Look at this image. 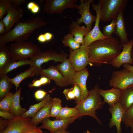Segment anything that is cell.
<instances>
[{"instance_id": "cell-46", "label": "cell", "mask_w": 133, "mask_h": 133, "mask_svg": "<svg viewBox=\"0 0 133 133\" xmlns=\"http://www.w3.org/2000/svg\"><path fill=\"white\" fill-rule=\"evenodd\" d=\"M13 5L20 6V5L26 2L25 0H11Z\"/></svg>"}, {"instance_id": "cell-29", "label": "cell", "mask_w": 133, "mask_h": 133, "mask_svg": "<svg viewBox=\"0 0 133 133\" xmlns=\"http://www.w3.org/2000/svg\"><path fill=\"white\" fill-rule=\"evenodd\" d=\"M13 61L8 46L0 47V71L8 64Z\"/></svg>"}, {"instance_id": "cell-3", "label": "cell", "mask_w": 133, "mask_h": 133, "mask_svg": "<svg viewBox=\"0 0 133 133\" xmlns=\"http://www.w3.org/2000/svg\"><path fill=\"white\" fill-rule=\"evenodd\" d=\"M98 83L93 89L89 91L87 97L77 104L75 107L78 111L79 117L85 115L90 116L102 125L96 113V110L102 108L105 103L98 92Z\"/></svg>"}, {"instance_id": "cell-14", "label": "cell", "mask_w": 133, "mask_h": 133, "mask_svg": "<svg viewBox=\"0 0 133 133\" xmlns=\"http://www.w3.org/2000/svg\"><path fill=\"white\" fill-rule=\"evenodd\" d=\"M122 50L118 55L112 62L111 64L113 67L118 68L125 64H133L131 52L133 46V40L122 45Z\"/></svg>"}, {"instance_id": "cell-26", "label": "cell", "mask_w": 133, "mask_h": 133, "mask_svg": "<svg viewBox=\"0 0 133 133\" xmlns=\"http://www.w3.org/2000/svg\"><path fill=\"white\" fill-rule=\"evenodd\" d=\"M21 88V87L17 90L12 99L10 112L14 114L15 116H21L27 110L22 108L20 104V98Z\"/></svg>"}, {"instance_id": "cell-25", "label": "cell", "mask_w": 133, "mask_h": 133, "mask_svg": "<svg viewBox=\"0 0 133 133\" xmlns=\"http://www.w3.org/2000/svg\"><path fill=\"white\" fill-rule=\"evenodd\" d=\"M119 102L125 111L133 105V87L121 90Z\"/></svg>"}, {"instance_id": "cell-5", "label": "cell", "mask_w": 133, "mask_h": 133, "mask_svg": "<svg viewBox=\"0 0 133 133\" xmlns=\"http://www.w3.org/2000/svg\"><path fill=\"white\" fill-rule=\"evenodd\" d=\"M127 0H99L100 21L105 22L116 19L126 7Z\"/></svg>"}, {"instance_id": "cell-18", "label": "cell", "mask_w": 133, "mask_h": 133, "mask_svg": "<svg viewBox=\"0 0 133 133\" xmlns=\"http://www.w3.org/2000/svg\"><path fill=\"white\" fill-rule=\"evenodd\" d=\"M56 67L66 80L68 85H73L76 71L69 59H66Z\"/></svg>"}, {"instance_id": "cell-39", "label": "cell", "mask_w": 133, "mask_h": 133, "mask_svg": "<svg viewBox=\"0 0 133 133\" xmlns=\"http://www.w3.org/2000/svg\"><path fill=\"white\" fill-rule=\"evenodd\" d=\"M73 86V91L75 97V102L78 104L81 100V91L79 87L76 83H74Z\"/></svg>"}, {"instance_id": "cell-34", "label": "cell", "mask_w": 133, "mask_h": 133, "mask_svg": "<svg viewBox=\"0 0 133 133\" xmlns=\"http://www.w3.org/2000/svg\"><path fill=\"white\" fill-rule=\"evenodd\" d=\"M62 107L61 100L58 98L52 99L50 117H56L59 115Z\"/></svg>"}, {"instance_id": "cell-32", "label": "cell", "mask_w": 133, "mask_h": 133, "mask_svg": "<svg viewBox=\"0 0 133 133\" xmlns=\"http://www.w3.org/2000/svg\"><path fill=\"white\" fill-rule=\"evenodd\" d=\"M62 43L65 46L68 47L70 49L73 50L79 49L82 45L76 41L73 36L70 33L64 36Z\"/></svg>"}, {"instance_id": "cell-7", "label": "cell", "mask_w": 133, "mask_h": 133, "mask_svg": "<svg viewBox=\"0 0 133 133\" xmlns=\"http://www.w3.org/2000/svg\"><path fill=\"white\" fill-rule=\"evenodd\" d=\"M109 84L121 90L133 87V72L124 68L115 71L112 74Z\"/></svg>"}, {"instance_id": "cell-45", "label": "cell", "mask_w": 133, "mask_h": 133, "mask_svg": "<svg viewBox=\"0 0 133 133\" xmlns=\"http://www.w3.org/2000/svg\"><path fill=\"white\" fill-rule=\"evenodd\" d=\"M8 122V120H5L0 118V131L4 130L6 127Z\"/></svg>"}, {"instance_id": "cell-17", "label": "cell", "mask_w": 133, "mask_h": 133, "mask_svg": "<svg viewBox=\"0 0 133 133\" xmlns=\"http://www.w3.org/2000/svg\"><path fill=\"white\" fill-rule=\"evenodd\" d=\"M39 75L41 77H47L53 80L58 86L63 87L68 85L67 83L56 66H52L46 69L42 68Z\"/></svg>"}, {"instance_id": "cell-13", "label": "cell", "mask_w": 133, "mask_h": 133, "mask_svg": "<svg viewBox=\"0 0 133 133\" xmlns=\"http://www.w3.org/2000/svg\"><path fill=\"white\" fill-rule=\"evenodd\" d=\"M78 116L70 118L51 120L49 117L43 120L41 122L42 125L39 127L48 130L50 133H55L61 130H66L69 125L73 122Z\"/></svg>"}, {"instance_id": "cell-16", "label": "cell", "mask_w": 133, "mask_h": 133, "mask_svg": "<svg viewBox=\"0 0 133 133\" xmlns=\"http://www.w3.org/2000/svg\"><path fill=\"white\" fill-rule=\"evenodd\" d=\"M108 110L111 114V117L109 120V126L111 128L115 126L117 129L116 133H122L121 123L125 112V110L122 107L119 101L113 106L109 107Z\"/></svg>"}, {"instance_id": "cell-31", "label": "cell", "mask_w": 133, "mask_h": 133, "mask_svg": "<svg viewBox=\"0 0 133 133\" xmlns=\"http://www.w3.org/2000/svg\"><path fill=\"white\" fill-rule=\"evenodd\" d=\"M78 111L74 108L67 107H62L58 116L56 117V119H65L78 116Z\"/></svg>"}, {"instance_id": "cell-41", "label": "cell", "mask_w": 133, "mask_h": 133, "mask_svg": "<svg viewBox=\"0 0 133 133\" xmlns=\"http://www.w3.org/2000/svg\"><path fill=\"white\" fill-rule=\"evenodd\" d=\"M53 90L50 91L46 92L45 91L41 89H39L36 91L34 93V97L37 100H40L43 99L47 94L49 92H51Z\"/></svg>"}, {"instance_id": "cell-55", "label": "cell", "mask_w": 133, "mask_h": 133, "mask_svg": "<svg viewBox=\"0 0 133 133\" xmlns=\"http://www.w3.org/2000/svg\"><path fill=\"white\" fill-rule=\"evenodd\" d=\"M84 133H91L89 131L87 130L86 132H85Z\"/></svg>"}, {"instance_id": "cell-54", "label": "cell", "mask_w": 133, "mask_h": 133, "mask_svg": "<svg viewBox=\"0 0 133 133\" xmlns=\"http://www.w3.org/2000/svg\"><path fill=\"white\" fill-rule=\"evenodd\" d=\"M130 127L131 128V133H133V124L131 125Z\"/></svg>"}, {"instance_id": "cell-21", "label": "cell", "mask_w": 133, "mask_h": 133, "mask_svg": "<svg viewBox=\"0 0 133 133\" xmlns=\"http://www.w3.org/2000/svg\"><path fill=\"white\" fill-rule=\"evenodd\" d=\"M72 23L68 27L70 30V33L74 36L76 41L82 45L83 44L84 37L90 31L86 27L80 26L76 21H72Z\"/></svg>"}, {"instance_id": "cell-2", "label": "cell", "mask_w": 133, "mask_h": 133, "mask_svg": "<svg viewBox=\"0 0 133 133\" xmlns=\"http://www.w3.org/2000/svg\"><path fill=\"white\" fill-rule=\"evenodd\" d=\"M47 24L44 18L39 16L30 18L24 22L20 20L9 31L0 35V47L11 42L25 41L36 30Z\"/></svg>"}, {"instance_id": "cell-36", "label": "cell", "mask_w": 133, "mask_h": 133, "mask_svg": "<svg viewBox=\"0 0 133 133\" xmlns=\"http://www.w3.org/2000/svg\"><path fill=\"white\" fill-rule=\"evenodd\" d=\"M12 5L11 0H0V20L3 19Z\"/></svg>"}, {"instance_id": "cell-35", "label": "cell", "mask_w": 133, "mask_h": 133, "mask_svg": "<svg viewBox=\"0 0 133 133\" xmlns=\"http://www.w3.org/2000/svg\"><path fill=\"white\" fill-rule=\"evenodd\" d=\"M122 121L128 127L133 124V105L125 111Z\"/></svg>"}, {"instance_id": "cell-8", "label": "cell", "mask_w": 133, "mask_h": 133, "mask_svg": "<svg viewBox=\"0 0 133 133\" xmlns=\"http://www.w3.org/2000/svg\"><path fill=\"white\" fill-rule=\"evenodd\" d=\"M40 1V3H43L44 12L52 15L56 13L61 14L67 8L75 9V3L77 0H43Z\"/></svg>"}, {"instance_id": "cell-10", "label": "cell", "mask_w": 133, "mask_h": 133, "mask_svg": "<svg viewBox=\"0 0 133 133\" xmlns=\"http://www.w3.org/2000/svg\"><path fill=\"white\" fill-rule=\"evenodd\" d=\"M31 119L21 116H15L8 120L6 127L0 133H24L35 126L31 123Z\"/></svg>"}, {"instance_id": "cell-50", "label": "cell", "mask_w": 133, "mask_h": 133, "mask_svg": "<svg viewBox=\"0 0 133 133\" xmlns=\"http://www.w3.org/2000/svg\"><path fill=\"white\" fill-rule=\"evenodd\" d=\"M44 34L47 41L50 40L53 37V35L50 33L47 32Z\"/></svg>"}, {"instance_id": "cell-9", "label": "cell", "mask_w": 133, "mask_h": 133, "mask_svg": "<svg viewBox=\"0 0 133 133\" xmlns=\"http://www.w3.org/2000/svg\"><path fill=\"white\" fill-rule=\"evenodd\" d=\"M67 54L63 51L60 53L51 50L40 52L30 58L32 61L30 66L41 67L44 63L50 61L62 62L67 58Z\"/></svg>"}, {"instance_id": "cell-49", "label": "cell", "mask_w": 133, "mask_h": 133, "mask_svg": "<svg viewBox=\"0 0 133 133\" xmlns=\"http://www.w3.org/2000/svg\"><path fill=\"white\" fill-rule=\"evenodd\" d=\"M37 40L42 43H45L46 41L44 34H41L39 35L37 38Z\"/></svg>"}, {"instance_id": "cell-40", "label": "cell", "mask_w": 133, "mask_h": 133, "mask_svg": "<svg viewBox=\"0 0 133 133\" xmlns=\"http://www.w3.org/2000/svg\"><path fill=\"white\" fill-rule=\"evenodd\" d=\"M63 93L65 96L67 100H75V97L73 91V87L64 90Z\"/></svg>"}, {"instance_id": "cell-6", "label": "cell", "mask_w": 133, "mask_h": 133, "mask_svg": "<svg viewBox=\"0 0 133 133\" xmlns=\"http://www.w3.org/2000/svg\"><path fill=\"white\" fill-rule=\"evenodd\" d=\"M89 54V47L84 44L76 50L70 49L69 59L76 71L84 69L91 64Z\"/></svg>"}, {"instance_id": "cell-37", "label": "cell", "mask_w": 133, "mask_h": 133, "mask_svg": "<svg viewBox=\"0 0 133 133\" xmlns=\"http://www.w3.org/2000/svg\"><path fill=\"white\" fill-rule=\"evenodd\" d=\"M116 19L112 20L109 24L103 27L102 33L104 35L110 37L112 36V34L115 33L116 28Z\"/></svg>"}, {"instance_id": "cell-30", "label": "cell", "mask_w": 133, "mask_h": 133, "mask_svg": "<svg viewBox=\"0 0 133 133\" xmlns=\"http://www.w3.org/2000/svg\"><path fill=\"white\" fill-rule=\"evenodd\" d=\"M31 63L30 59L12 61L8 64L0 71V75L7 74L15 69L24 65H30Z\"/></svg>"}, {"instance_id": "cell-51", "label": "cell", "mask_w": 133, "mask_h": 133, "mask_svg": "<svg viewBox=\"0 0 133 133\" xmlns=\"http://www.w3.org/2000/svg\"><path fill=\"white\" fill-rule=\"evenodd\" d=\"M124 68L133 72V66L129 64H125L123 65Z\"/></svg>"}, {"instance_id": "cell-38", "label": "cell", "mask_w": 133, "mask_h": 133, "mask_svg": "<svg viewBox=\"0 0 133 133\" xmlns=\"http://www.w3.org/2000/svg\"><path fill=\"white\" fill-rule=\"evenodd\" d=\"M28 9L30 10L31 12L33 14L38 13L40 9L39 6L35 2L31 1L29 2L27 5Z\"/></svg>"}, {"instance_id": "cell-48", "label": "cell", "mask_w": 133, "mask_h": 133, "mask_svg": "<svg viewBox=\"0 0 133 133\" xmlns=\"http://www.w3.org/2000/svg\"><path fill=\"white\" fill-rule=\"evenodd\" d=\"M6 33L5 26L2 19L0 20V35L5 34Z\"/></svg>"}, {"instance_id": "cell-23", "label": "cell", "mask_w": 133, "mask_h": 133, "mask_svg": "<svg viewBox=\"0 0 133 133\" xmlns=\"http://www.w3.org/2000/svg\"><path fill=\"white\" fill-rule=\"evenodd\" d=\"M123 12H121L116 19V28L115 33L119 37L121 44H126L129 41L125 27L123 17Z\"/></svg>"}, {"instance_id": "cell-20", "label": "cell", "mask_w": 133, "mask_h": 133, "mask_svg": "<svg viewBox=\"0 0 133 133\" xmlns=\"http://www.w3.org/2000/svg\"><path fill=\"white\" fill-rule=\"evenodd\" d=\"M98 91L99 94L103 98L104 101L107 103L109 107L113 106L119 101L121 90L118 88L113 87L111 89L104 90L99 88Z\"/></svg>"}, {"instance_id": "cell-43", "label": "cell", "mask_w": 133, "mask_h": 133, "mask_svg": "<svg viewBox=\"0 0 133 133\" xmlns=\"http://www.w3.org/2000/svg\"><path fill=\"white\" fill-rule=\"evenodd\" d=\"M42 85L39 79H34L32 81V83H30L28 84V86L31 88L39 87Z\"/></svg>"}, {"instance_id": "cell-52", "label": "cell", "mask_w": 133, "mask_h": 133, "mask_svg": "<svg viewBox=\"0 0 133 133\" xmlns=\"http://www.w3.org/2000/svg\"><path fill=\"white\" fill-rule=\"evenodd\" d=\"M55 133H70L66 131V130H59Z\"/></svg>"}, {"instance_id": "cell-11", "label": "cell", "mask_w": 133, "mask_h": 133, "mask_svg": "<svg viewBox=\"0 0 133 133\" xmlns=\"http://www.w3.org/2000/svg\"><path fill=\"white\" fill-rule=\"evenodd\" d=\"M81 3L79 5L76 4L75 9L79 10L78 13L81 15V17L77 19L76 21L81 24L82 23H84L86 27L90 31L91 30L92 24L95 22L96 16L92 14L90 11V4L93 0H80Z\"/></svg>"}, {"instance_id": "cell-33", "label": "cell", "mask_w": 133, "mask_h": 133, "mask_svg": "<svg viewBox=\"0 0 133 133\" xmlns=\"http://www.w3.org/2000/svg\"><path fill=\"white\" fill-rule=\"evenodd\" d=\"M14 94L10 92L7 94L0 102V110L10 112Z\"/></svg>"}, {"instance_id": "cell-27", "label": "cell", "mask_w": 133, "mask_h": 133, "mask_svg": "<svg viewBox=\"0 0 133 133\" xmlns=\"http://www.w3.org/2000/svg\"><path fill=\"white\" fill-rule=\"evenodd\" d=\"M51 98L50 94H47L40 102L30 106L29 109L21 116L24 117H33L46 104Z\"/></svg>"}, {"instance_id": "cell-28", "label": "cell", "mask_w": 133, "mask_h": 133, "mask_svg": "<svg viewBox=\"0 0 133 133\" xmlns=\"http://www.w3.org/2000/svg\"><path fill=\"white\" fill-rule=\"evenodd\" d=\"M7 74L0 75V98H3L10 92L13 83L10 81Z\"/></svg>"}, {"instance_id": "cell-22", "label": "cell", "mask_w": 133, "mask_h": 133, "mask_svg": "<svg viewBox=\"0 0 133 133\" xmlns=\"http://www.w3.org/2000/svg\"><path fill=\"white\" fill-rule=\"evenodd\" d=\"M42 68L41 66H30L27 70L17 74L13 78H10V80L15 86L17 90L22 81L27 78L33 77L34 75L37 76Z\"/></svg>"}, {"instance_id": "cell-1", "label": "cell", "mask_w": 133, "mask_h": 133, "mask_svg": "<svg viewBox=\"0 0 133 133\" xmlns=\"http://www.w3.org/2000/svg\"><path fill=\"white\" fill-rule=\"evenodd\" d=\"M91 64H111L121 51L123 46L116 37L111 36L95 41L88 46Z\"/></svg>"}, {"instance_id": "cell-4", "label": "cell", "mask_w": 133, "mask_h": 133, "mask_svg": "<svg viewBox=\"0 0 133 133\" xmlns=\"http://www.w3.org/2000/svg\"><path fill=\"white\" fill-rule=\"evenodd\" d=\"M8 46L13 61L30 58L41 51L40 48L31 41L15 42Z\"/></svg>"}, {"instance_id": "cell-53", "label": "cell", "mask_w": 133, "mask_h": 133, "mask_svg": "<svg viewBox=\"0 0 133 133\" xmlns=\"http://www.w3.org/2000/svg\"><path fill=\"white\" fill-rule=\"evenodd\" d=\"M131 56L132 59L133 64V49L132 50L131 52Z\"/></svg>"}, {"instance_id": "cell-19", "label": "cell", "mask_w": 133, "mask_h": 133, "mask_svg": "<svg viewBox=\"0 0 133 133\" xmlns=\"http://www.w3.org/2000/svg\"><path fill=\"white\" fill-rule=\"evenodd\" d=\"M89 74L88 71L86 68L76 71L75 74L74 83H76L80 89L81 93V101L85 99L89 94V91L86 87V82Z\"/></svg>"}, {"instance_id": "cell-47", "label": "cell", "mask_w": 133, "mask_h": 133, "mask_svg": "<svg viewBox=\"0 0 133 133\" xmlns=\"http://www.w3.org/2000/svg\"><path fill=\"white\" fill-rule=\"evenodd\" d=\"M39 80L42 85L50 84L51 80L49 78L45 76L41 77Z\"/></svg>"}, {"instance_id": "cell-42", "label": "cell", "mask_w": 133, "mask_h": 133, "mask_svg": "<svg viewBox=\"0 0 133 133\" xmlns=\"http://www.w3.org/2000/svg\"><path fill=\"white\" fill-rule=\"evenodd\" d=\"M0 116L4 119L9 120L13 118L15 116L8 111L0 110Z\"/></svg>"}, {"instance_id": "cell-44", "label": "cell", "mask_w": 133, "mask_h": 133, "mask_svg": "<svg viewBox=\"0 0 133 133\" xmlns=\"http://www.w3.org/2000/svg\"><path fill=\"white\" fill-rule=\"evenodd\" d=\"M24 133H43L41 129L34 126L33 128L26 131Z\"/></svg>"}, {"instance_id": "cell-15", "label": "cell", "mask_w": 133, "mask_h": 133, "mask_svg": "<svg viewBox=\"0 0 133 133\" xmlns=\"http://www.w3.org/2000/svg\"><path fill=\"white\" fill-rule=\"evenodd\" d=\"M24 13L23 9L20 6L12 5L7 15L2 19L5 26L6 33L20 21Z\"/></svg>"}, {"instance_id": "cell-24", "label": "cell", "mask_w": 133, "mask_h": 133, "mask_svg": "<svg viewBox=\"0 0 133 133\" xmlns=\"http://www.w3.org/2000/svg\"><path fill=\"white\" fill-rule=\"evenodd\" d=\"M52 99L51 98L48 102L31 119V123L36 126L43 119L50 117V114Z\"/></svg>"}, {"instance_id": "cell-12", "label": "cell", "mask_w": 133, "mask_h": 133, "mask_svg": "<svg viewBox=\"0 0 133 133\" xmlns=\"http://www.w3.org/2000/svg\"><path fill=\"white\" fill-rule=\"evenodd\" d=\"M92 3V7L96 13V19L93 28L84 38L83 44L87 46H89L92 43L96 40L111 37H107L104 35L100 29V7L99 4L98 3L97 4H95L93 2Z\"/></svg>"}]
</instances>
